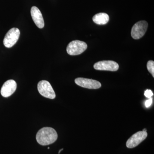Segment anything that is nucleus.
Listing matches in <instances>:
<instances>
[{
    "mask_svg": "<svg viewBox=\"0 0 154 154\" xmlns=\"http://www.w3.org/2000/svg\"><path fill=\"white\" fill-rule=\"evenodd\" d=\"M58 137L56 131L51 127H44L39 130L36 135V140L39 144L47 146L55 142Z\"/></svg>",
    "mask_w": 154,
    "mask_h": 154,
    "instance_id": "f257e3e1",
    "label": "nucleus"
},
{
    "mask_svg": "<svg viewBox=\"0 0 154 154\" xmlns=\"http://www.w3.org/2000/svg\"><path fill=\"white\" fill-rule=\"evenodd\" d=\"M144 95L146 98L150 99L151 98L152 96H153V94L151 90H147L145 91Z\"/></svg>",
    "mask_w": 154,
    "mask_h": 154,
    "instance_id": "ddd939ff",
    "label": "nucleus"
},
{
    "mask_svg": "<svg viewBox=\"0 0 154 154\" xmlns=\"http://www.w3.org/2000/svg\"><path fill=\"white\" fill-rule=\"evenodd\" d=\"M31 17L33 22L38 28H44L45 23L41 11L35 6L32 7L30 11Z\"/></svg>",
    "mask_w": 154,
    "mask_h": 154,
    "instance_id": "9d476101",
    "label": "nucleus"
},
{
    "mask_svg": "<svg viewBox=\"0 0 154 154\" xmlns=\"http://www.w3.org/2000/svg\"><path fill=\"white\" fill-rule=\"evenodd\" d=\"M38 91L42 96L50 99H54L56 97L55 92L49 82L45 80L40 81L37 85Z\"/></svg>",
    "mask_w": 154,
    "mask_h": 154,
    "instance_id": "7ed1b4c3",
    "label": "nucleus"
},
{
    "mask_svg": "<svg viewBox=\"0 0 154 154\" xmlns=\"http://www.w3.org/2000/svg\"><path fill=\"white\" fill-rule=\"evenodd\" d=\"M148 24L145 21L137 22L133 26L131 31V35L135 39H139L144 36L147 29Z\"/></svg>",
    "mask_w": 154,
    "mask_h": 154,
    "instance_id": "39448f33",
    "label": "nucleus"
},
{
    "mask_svg": "<svg viewBox=\"0 0 154 154\" xmlns=\"http://www.w3.org/2000/svg\"><path fill=\"white\" fill-rule=\"evenodd\" d=\"M75 82L78 85L88 89H99L102 86V85L99 82L91 79L78 78L75 79Z\"/></svg>",
    "mask_w": 154,
    "mask_h": 154,
    "instance_id": "6e6552de",
    "label": "nucleus"
},
{
    "mask_svg": "<svg viewBox=\"0 0 154 154\" xmlns=\"http://www.w3.org/2000/svg\"><path fill=\"white\" fill-rule=\"evenodd\" d=\"M17 88V84L14 80H9L4 83L1 90V93L3 97H8L11 96Z\"/></svg>",
    "mask_w": 154,
    "mask_h": 154,
    "instance_id": "1a4fd4ad",
    "label": "nucleus"
},
{
    "mask_svg": "<svg viewBox=\"0 0 154 154\" xmlns=\"http://www.w3.org/2000/svg\"><path fill=\"white\" fill-rule=\"evenodd\" d=\"M88 45L86 42L80 40H73L67 46L66 51L70 55H79L87 49Z\"/></svg>",
    "mask_w": 154,
    "mask_h": 154,
    "instance_id": "f03ea898",
    "label": "nucleus"
},
{
    "mask_svg": "<svg viewBox=\"0 0 154 154\" xmlns=\"http://www.w3.org/2000/svg\"><path fill=\"white\" fill-rule=\"evenodd\" d=\"M109 17L106 13H99L93 17V20L94 22L99 25H104L109 22Z\"/></svg>",
    "mask_w": 154,
    "mask_h": 154,
    "instance_id": "9b49d317",
    "label": "nucleus"
},
{
    "mask_svg": "<svg viewBox=\"0 0 154 154\" xmlns=\"http://www.w3.org/2000/svg\"><path fill=\"white\" fill-rule=\"evenodd\" d=\"M152 99L151 98L148 99L145 102L146 107L148 108L152 105Z\"/></svg>",
    "mask_w": 154,
    "mask_h": 154,
    "instance_id": "4468645a",
    "label": "nucleus"
},
{
    "mask_svg": "<svg viewBox=\"0 0 154 154\" xmlns=\"http://www.w3.org/2000/svg\"><path fill=\"white\" fill-rule=\"evenodd\" d=\"M95 69L98 70L116 71L118 69L119 66L117 63L112 60H103L98 62L94 65Z\"/></svg>",
    "mask_w": 154,
    "mask_h": 154,
    "instance_id": "0eeeda50",
    "label": "nucleus"
},
{
    "mask_svg": "<svg viewBox=\"0 0 154 154\" xmlns=\"http://www.w3.org/2000/svg\"><path fill=\"white\" fill-rule=\"evenodd\" d=\"M20 30L18 28H11L7 33L3 41L4 45L6 47L10 48L17 43L20 36Z\"/></svg>",
    "mask_w": 154,
    "mask_h": 154,
    "instance_id": "20e7f679",
    "label": "nucleus"
},
{
    "mask_svg": "<svg viewBox=\"0 0 154 154\" xmlns=\"http://www.w3.org/2000/svg\"><path fill=\"white\" fill-rule=\"evenodd\" d=\"M63 149H61L59 151L58 154H59L60 153V152L62 151L63 150Z\"/></svg>",
    "mask_w": 154,
    "mask_h": 154,
    "instance_id": "2eb2a0df",
    "label": "nucleus"
},
{
    "mask_svg": "<svg viewBox=\"0 0 154 154\" xmlns=\"http://www.w3.org/2000/svg\"><path fill=\"white\" fill-rule=\"evenodd\" d=\"M147 132L140 131L133 135L126 142V146L128 148H133L142 142L147 137Z\"/></svg>",
    "mask_w": 154,
    "mask_h": 154,
    "instance_id": "423d86ee",
    "label": "nucleus"
},
{
    "mask_svg": "<svg viewBox=\"0 0 154 154\" xmlns=\"http://www.w3.org/2000/svg\"><path fill=\"white\" fill-rule=\"evenodd\" d=\"M48 149H50V148L49 147L48 148Z\"/></svg>",
    "mask_w": 154,
    "mask_h": 154,
    "instance_id": "f3484780",
    "label": "nucleus"
},
{
    "mask_svg": "<svg viewBox=\"0 0 154 154\" xmlns=\"http://www.w3.org/2000/svg\"><path fill=\"white\" fill-rule=\"evenodd\" d=\"M142 131H145V132H146L147 130L146 129V128H144V129H143V130Z\"/></svg>",
    "mask_w": 154,
    "mask_h": 154,
    "instance_id": "dca6fc26",
    "label": "nucleus"
},
{
    "mask_svg": "<svg viewBox=\"0 0 154 154\" xmlns=\"http://www.w3.org/2000/svg\"><path fill=\"white\" fill-rule=\"evenodd\" d=\"M147 68L148 70L154 77V62L153 60H149L147 64Z\"/></svg>",
    "mask_w": 154,
    "mask_h": 154,
    "instance_id": "f8f14e48",
    "label": "nucleus"
}]
</instances>
